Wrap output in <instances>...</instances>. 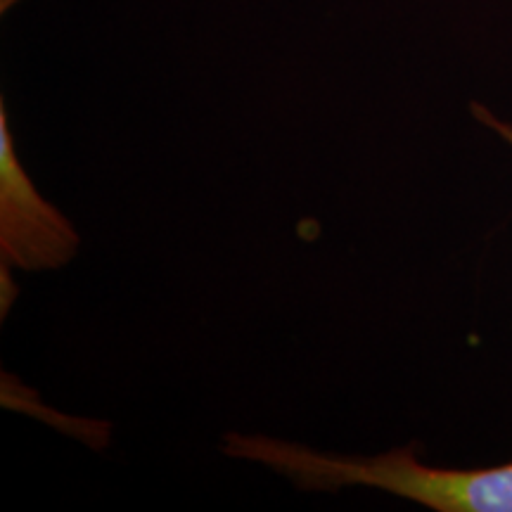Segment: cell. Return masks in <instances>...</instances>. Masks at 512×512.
I'll return each instance as SVG.
<instances>
[{"instance_id": "cell-3", "label": "cell", "mask_w": 512, "mask_h": 512, "mask_svg": "<svg viewBox=\"0 0 512 512\" xmlns=\"http://www.w3.org/2000/svg\"><path fill=\"white\" fill-rule=\"evenodd\" d=\"M470 110H472V114H475V119L479 121V124L491 128V131L498 133V136H501L505 143L512 147V124H508V121H503V119H498L494 112L486 110V107L479 105V102H472Z\"/></svg>"}, {"instance_id": "cell-1", "label": "cell", "mask_w": 512, "mask_h": 512, "mask_svg": "<svg viewBox=\"0 0 512 512\" xmlns=\"http://www.w3.org/2000/svg\"><path fill=\"white\" fill-rule=\"evenodd\" d=\"M223 451L268 465L299 489L375 486L437 512H512V463L482 470L434 467L420 463L415 446L392 448L375 458H342L247 434H228Z\"/></svg>"}, {"instance_id": "cell-2", "label": "cell", "mask_w": 512, "mask_h": 512, "mask_svg": "<svg viewBox=\"0 0 512 512\" xmlns=\"http://www.w3.org/2000/svg\"><path fill=\"white\" fill-rule=\"evenodd\" d=\"M3 128V252L12 264L27 266H55L69 259L76 245L74 230L62 221L57 211L36 195L27 183L22 169L17 166L12 138H8V124Z\"/></svg>"}]
</instances>
